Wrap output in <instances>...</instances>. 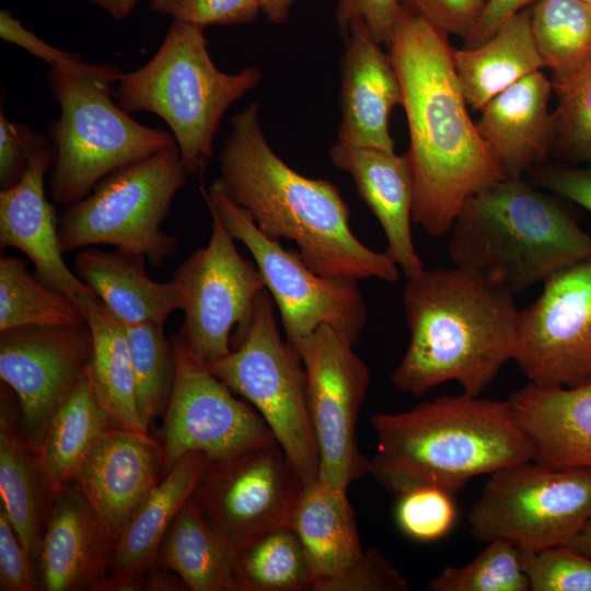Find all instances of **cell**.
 Returning a JSON list of instances; mask_svg holds the SVG:
<instances>
[{"label":"cell","instance_id":"6da1fadb","mask_svg":"<svg viewBox=\"0 0 591 591\" xmlns=\"http://www.w3.org/2000/svg\"><path fill=\"white\" fill-rule=\"evenodd\" d=\"M387 47L408 124L413 222L440 237L472 195L507 176L470 116L448 35L401 5Z\"/></svg>","mask_w":591,"mask_h":591},{"label":"cell","instance_id":"7a4b0ae2","mask_svg":"<svg viewBox=\"0 0 591 591\" xmlns=\"http://www.w3.org/2000/svg\"><path fill=\"white\" fill-rule=\"evenodd\" d=\"M259 105L251 103L230 118L216 181L267 236L293 241L304 264L324 277L398 279L385 252L360 242L349 227V209L331 181L301 175L265 139Z\"/></svg>","mask_w":591,"mask_h":591},{"label":"cell","instance_id":"3957f363","mask_svg":"<svg viewBox=\"0 0 591 591\" xmlns=\"http://www.w3.org/2000/svg\"><path fill=\"white\" fill-rule=\"evenodd\" d=\"M514 293L456 266L406 279L402 302L409 344L392 373L402 393L424 395L456 381L478 396L513 358L519 310Z\"/></svg>","mask_w":591,"mask_h":591},{"label":"cell","instance_id":"277c9868","mask_svg":"<svg viewBox=\"0 0 591 591\" xmlns=\"http://www.w3.org/2000/svg\"><path fill=\"white\" fill-rule=\"evenodd\" d=\"M376 452L370 475L399 496L418 487L455 494L470 479L533 460L509 401L447 395L370 418Z\"/></svg>","mask_w":591,"mask_h":591},{"label":"cell","instance_id":"5b68a950","mask_svg":"<svg viewBox=\"0 0 591 591\" xmlns=\"http://www.w3.org/2000/svg\"><path fill=\"white\" fill-rule=\"evenodd\" d=\"M449 233L453 266L514 294L591 255V235L570 211L523 177H505L472 195Z\"/></svg>","mask_w":591,"mask_h":591},{"label":"cell","instance_id":"8992f818","mask_svg":"<svg viewBox=\"0 0 591 591\" xmlns=\"http://www.w3.org/2000/svg\"><path fill=\"white\" fill-rule=\"evenodd\" d=\"M121 74L114 65L83 60L49 70L60 107L49 127L56 152L49 185L61 206L83 199L113 172L177 146L171 132L137 123L114 102L111 86Z\"/></svg>","mask_w":591,"mask_h":591},{"label":"cell","instance_id":"52a82bcc","mask_svg":"<svg viewBox=\"0 0 591 591\" xmlns=\"http://www.w3.org/2000/svg\"><path fill=\"white\" fill-rule=\"evenodd\" d=\"M204 28L174 20L152 58L123 73L116 91L118 105L127 113L150 112L166 123L189 175L205 172L222 116L263 77L255 67L220 71Z\"/></svg>","mask_w":591,"mask_h":591},{"label":"cell","instance_id":"ba28073f","mask_svg":"<svg viewBox=\"0 0 591 591\" xmlns=\"http://www.w3.org/2000/svg\"><path fill=\"white\" fill-rule=\"evenodd\" d=\"M273 301L265 289L258 293L247 324L233 335L234 349L208 368L254 406L306 487L318 480L320 455L305 370L298 349L281 338Z\"/></svg>","mask_w":591,"mask_h":591},{"label":"cell","instance_id":"9c48e42d","mask_svg":"<svg viewBox=\"0 0 591 591\" xmlns=\"http://www.w3.org/2000/svg\"><path fill=\"white\" fill-rule=\"evenodd\" d=\"M187 175L177 146L113 172L60 215L61 250L105 244L161 266L178 244L161 224Z\"/></svg>","mask_w":591,"mask_h":591},{"label":"cell","instance_id":"30bf717a","mask_svg":"<svg viewBox=\"0 0 591 591\" xmlns=\"http://www.w3.org/2000/svg\"><path fill=\"white\" fill-rule=\"evenodd\" d=\"M590 519L591 467L533 460L490 474L467 513L475 540H507L528 552L567 545Z\"/></svg>","mask_w":591,"mask_h":591},{"label":"cell","instance_id":"8fae6325","mask_svg":"<svg viewBox=\"0 0 591 591\" xmlns=\"http://www.w3.org/2000/svg\"><path fill=\"white\" fill-rule=\"evenodd\" d=\"M201 193L208 209L252 254L290 343L309 336L321 325H329L354 345L357 343L368 321L367 303L357 280L315 274L299 251L286 250L278 240L264 234L216 181Z\"/></svg>","mask_w":591,"mask_h":591},{"label":"cell","instance_id":"7c38bea8","mask_svg":"<svg viewBox=\"0 0 591 591\" xmlns=\"http://www.w3.org/2000/svg\"><path fill=\"white\" fill-rule=\"evenodd\" d=\"M291 344L305 370L320 455L318 479L347 490L352 482L370 474V460L358 449L356 430L369 387V369L350 339L329 325Z\"/></svg>","mask_w":591,"mask_h":591},{"label":"cell","instance_id":"4fadbf2b","mask_svg":"<svg viewBox=\"0 0 591 591\" xmlns=\"http://www.w3.org/2000/svg\"><path fill=\"white\" fill-rule=\"evenodd\" d=\"M171 341L175 374L161 430L164 475L193 451L218 460L278 443L258 412L237 399L177 334Z\"/></svg>","mask_w":591,"mask_h":591},{"label":"cell","instance_id":"5bb4252c","mask_svg":"<svg viewBox=\"0 0 591 591\" xmlns=\"http://www.w3.org/2000/svg\"><path fill=\"white\" fill-rule=\"evenodd\" d=\"M303 490L297 470L274 443L210 460L190 500L237 551L270 530L291 525Z\"/></svg>","mask_w":591,"mask_h":591},{"label":"cell","instance_id":"9a60e30c","mask_svg":"<svg viewBox=\"0 0 591 591\" xmlns=\"http://www.w3.org/2000/svg\"><path fill=\"white\" fill-rule=\"evenodd\" d=\"M210 215L208 244L173 275L184 312L177 335L207 366L231 351V331L245 327L256 297L266 288L256 264L242 257L217 213Z\"/></svg>","mask_w":591,"mask_h":591},{"label":"cell","instance_id":"2e32d148","mask_svg":"<svg viewBox=\"0 0 591 591\" xmlns=\"http://www.w3.org/2000/svg\"><path fill=\"white\" fill-rule=\"evenodd\" d=\"M512 359L534 385L591 379V255L544 281L540 297L519 310Z\"/></svg>","mask_w":591,"mask_h":591},{"label":"cell","instance_id":"e0dca14e","mask_svg":"<svg viewBox=\"0 0 591 591\" xmlns=\"http://www.w3.org/2000/svg\"><path fill=\"white\" fill-rule=\"evenodd\" d=\"M91 354L86 323L0 332V378L18 398L22 431L35 452L56 409L88 374Z\"/></svg>","mask_w":591,"mask_h":591},{"label":"cell","instance_id":"ac0fdd59","mask_svg":"<svg viewBox=\"0 0 591 591\" xmlns=\"http://www.w3.org/2000/svg\"><path fill=\"white\" fill-rule=\"evenodd\" d=\"M116 544L94 508L71 480L53 495L35 571L43 591H99Z\"/></svg>","mask_w":591,"mask_h":591},{"label":"cell","instance_id":"d6986e66","mask_svg":"<svg viewBox=\"0 0 591 591\" xmlns=\"http://www.w3.org/2000/svg\"><path fill=\"white\" fill-rule=\"evenodd\" d=\"M53 142L38 135L21 178L0 193V243L24 253L35 275L74 302L96 296L66 264L59 241V218L45 194V177L55 162Z\"/></svg>","mask_w":591,"mask_h":591},{"label":"cell","instance_id":"ffe728a7","mask_svg":"<svg viewBox=\"0 0 591 591\" xmlns=\"http://www.w3.org/2000/svg\"><path fill=\"white\" fill-rule=\"evenodd\" d=\"M163 476L160 442L149 434L111 427L84 456L73 480L117 544Z\"/></svg>","mask_w":591,"mask_h":591},{"label":"cell","instance_id":"44dd1931","mask_svg":"<svg viewBox=\"0 0 591 591\" xmlns=\"http://www.w3.org/2000/svg\"><path fill=\"white\" fill-rule=\"evenodd\" d=\"M344 33L338 141L394 152L389 118L403 104L396 69L361 19L354 20Z\"/></svg>","mask_w":591,"mask_h":591},{"label":"cell","instance_id":"7402d4cb","mask_svg":"<svg viewBox=\"0 0 591 591\" xmlns=\"http://www.w3.org/2000/svg\"><path fill=\"white\" fill-rule=\"evenodd\" d=\"M329 159L352 177L360 198L384 231L386 253L405 278L420 274L425 267L412 237L414 179L407 153L397 155L337 141L329 150Z\"/></svg>","mask_w":591,"mask_h":591},{"label":"cell","instance_id":"603a6c76","mask_svg":"<svg viewBox=\"0 0 591 591\" xmlns=\"http://www.w3.org/2000/svg\"><path fill=\"white\" fill-rule=\"evenodd\" d=\"M553 91V82L537 70L480 109L476 128L507 177H523L546 162L554 141L553 113L548 109Z\"/></svg>","mask_w":591,"mask_h":591},{"label":"cell","instance_id":"cb8c5ba5","mask_svg":"<svg viewBox=\"0 0 591 591\" xmlns=\"http://www.w3.org/2000/svg\"><path fill=\"white\" fill-rule=\"evenodd\" d=\"M530 439L533 461L547 467H591V379L572 387L529 383L508 399Z\"/></svg>","mask_w":591,"mask_h":591},{"label":"cell","instance_id":"d4e9b609","mask_svg":"<svg viewBox=\"0 0 591 591\" xmlns=\"http://www.w3.org/2000/svg\"><path fill=\"white\" fill-rule=\"evenodd\" d=\"M146 259L141 254L118 248H90L77 255L74 273L125 325H164L174 311L182 310V296L173 279H151L144 268Z\"/></svg>","mask_w":591,"mask_h":591},{"label":"cell","instance_id":"484cf974","mask_svg":"<svg viewBox=\"0 0 591 591\" xmlns=\"http://www.w3.org/2000/svg\"><path fill=\"white\" fill-rule=\"evenodd\" d=\"M50 491L37 453L22 431L19 402L2 383L0 404L1 503L35 564L48 517Z\"/></svg>","mask_w":591,"mask_h":591},{"label":"cell","instance_id":"4316f807","mask_svg":"<svg viewBox=\"0 0 591 591\" xmlns=\"http://www.w3.org/2000/svg\"><path fill=\"white\" fill-rule=\"evenodd\" d=\"M452 62L468 107L480 111L498 93L545 68L524 9L475 47H452Z\"/></svg>","mask_w":591,"mask_h":591},{"label":"cell","instance_id":"83f0119b","mask_svg":"<svg viewBox=\"0 0 591 591\" xmlns=\"http://www.w3.org/2000/svg\"><path fill=\"white\" fill-rule=\"evenodd\" d=\"M209 462L206 453L193 451L170 468L123 531L108 576H139L157 564L166 531L189 500Z\"/></svg>","mask_w":591,"mask_h":591},{"label":"cell","instance_id":"f1b7e54d","mask_svg":"<svg viewBox=\"0 0 591 591\" xmlns=\"http://www.w3.org/2000/svg\"><path fill=\"white\" fill-rule=\"evenodd\" d=\"M77 304L91 331L88 376L94 395L115 427L148 434L136 401V380L125 324L96 296L81 294Z\"/></svg>","mask_w":591,"mask_h":591},{"label":"cell","instance_id":"f546056e","mask_svg":"<svg viewBox=\"0 0 591 591\" xmlns=\"http://www.w3.org/2000/svg\"><path fill=\"white\" fill-rule=\"evenodd\" d=\"M317 581L340 575L363 554L347 490L322 480L304 487L291 519Z\"/></svg>","mask_w":591,"mask_h":591},{"label":"cell","instance_id":"4dcf8cb0","mask_svg":"<svg viewBox=\"0 0 591 591\" xmlns=\"http://www.w3.org/2000/svg\"><path fill=\"white\" fill-rule=\"evenodd\" d=\"M236 548L200 515L189 500L172 521L157 565L175 572L189 591H239Z\"/></svg>","mask_w":591,"mask_h":591},{"label":"cell","instance_id":"1f68e13d","mask_svg":"<svg viewBox=\"0 0 591 591\" xmlns=\"http://www.w3.org/2000/svg\"><path fill=\"white\" fill-rule=\"evenodd\" d=\"M111 427L86 374L51 416L36 452L51 493L73 480L84 456Z\"/></svg>","mask_w":591,"mask_h":591},{"label":"cell","instance_id":"d6a6232c","mask_svg":"<svg viewBox=\"0 0 591 591\" xmlns=\"http://www.w3.org/2000/svg\"><path fill=\"white\" fill-rule=\"evenodd\" d=\"M530 10L533 39L553 86L563 84L591 60V10L580 0H537Z\"/></svg>","mask_w":591,"mask_h":591},{"label":"cell","instance_id":"836d02e7","mask_svg":"<svg viewBox=\"0 0 591 591\" xmlns=\"http://www.w3.org/2000/svg\"><path fill=\"white\" fill-rule=\"evenodd\" d=\"M239 591L312 590L303 545L291 525L270 530L236 551Z\"/></svg>","mask_w":591,"mask_h":591},{"label":"cell","instance_id":"e575fe53","mask_svg":"<svg viewBox=\"0 0 591 591\" xmlns=\"http://www.w3.org/2000/svg\"><path fill=\"white\" fill-rule=\"evenodd\" d=\"M85 323L77 302L31 274L25 260L15 256L1 257L0 332Z\"/></svg>","mask_w":591,"mask_h":591},{"label":"cell","instance_id":"d590c367","mask_svg":"<svg viewBox=\"0 0 591 591\" xmlns=\"http://www.w3.org/2000/svg\"><path fill=\"white\" fill-rule=\"evenodd\" d=\"M136 380L139 416L149 430L152 421L165 413L174 382L175 363L172 341L163 325L141 323L125 325Z\"/></svg>","mask_w":591,"mask_h":591},{"label":"cell","instance_id":"8d00e7d4","mask_svg":"<svg viewBox=\"0 0 591 591\" xmlns=\"http://www.w3.org/2000/svg\"><path fill=\"white\" fill-rule=\"evenodd\" d=\"M429 591H530L521 549L507 540H493L468 564L447 566L432 578Z\"/></svg>","mask_w":591,"mask_h":591},{"label":"cell","instance_id":"74e56055","mask_svg":"<svg viewBox=\"0 0 591 591\" xmlns=\"http://www.w3.org/2000/svg\"><path fill=\"white\" fill-rule=\"evenodd\" d=\"M554 92L558 104L553 112L552 149L559 158L591 169V60Z\"/></svg>","mask_w":591,"mask_h":591},{"label":"cell","instance_id":"f35d334b","mask_svg":"<svg viewBox=\"0 0 591 591\" xmlns=\"http://www.w3.org/2000/svg\"><path fill=\"white\" fill-rule=\"evenodd\" d=\"M397 497L395 519L407 536L432 542L453 528L457 515L454 494L437 487H418Z\"/></svg>","mask_w":591,"mask_h":591},{"label":"cell","instance_id":"ab89813d","mask_svg":"<svg viewBox=\"0 0 591 591\" xmlns=\"http://www.w3.org/2000/svg\"><path fill=\"white\" fill-rule=\"evenodd\" d=\"M521 561L530 591H591V557L567 545L521 549Z\"/></svg>","mask_w":591,"mask_h":591},{"label":"cell","instance_id":"60d3db41","mask_svg":"<svg viewBox=\"0 0 591 591\" xmlns=\"http://www.w3.org/2000/svg\"><path fill=\"white\" fill-rule=\"evenodd\" d=\"M313 591H406L408 583L401 571L376 547L338 576L314 583Z\"/></svg>","mask_w":591,"mask_h":591},{"label":"cell","instance_id":"b9f144b4","mask_svg":"<svg viewBox=\"0 0 591 591\" xmlns=\"http://www.w3.org/2000/svg\"><path fill=\"white\" fill-rule=\"evenodd\" d=\"M151 10L205 27L252 22L260 5L258 0H152Z\"/></svg>","mask_w":591,"mask_h":591},{"label":"cell","instance_id":"7bdbcfd3","mask_svg":"<svg viewBox=\"0 0 591 591\" xmlns=\"http://www.w3.org/2000/svg\"><path fill=\"white\" fill-rule=\"evenodd\" d=\"M399 3L443 34L456 35L466 43L479 22L486 0H399Z\"/></svg>","mask_w":591,"mask_h":591},{"label":"cell","instance_id":"ee69618b","mask_svg":"<svg viewBox=\"0 0 591 591\" xmlns=\"http://www.w3.org/2000/svg\"><path fill=\"white\" fill-rule=\"evenodd\" d=\"M0 590L36 591L35 564L0 502Z\"/></svg>","mask_w":591,"mask_h":591},{"label":"cell","instance_id":"f6af8a7d","mask_svg":"<svg viewBox=\"0 0 591 591\" xmlns=\"http://www.w3.org/2000/svg\"><path fill=\"white\" fill-rule=\"evenodd\" d=\"M399 8V0H338L335 16L341 32L354 20L361 19L374 40L389 46Z\"/></svg>","mask_w":591,"mask_h":591},{"label":"cell","instance_id":"bcb514c9","mask_svg":"<svg viewBox=\"0 0 591 591\" xmlns=\"http://www.w3.org/2000/svg\"><path fill=\"white\" fill-rule=\"evenodd\" d=\"M38 134L26 125L11 121L0 111V184L14 185L24 173Z\"/></svg>","mask_w":591,"mask_h":591},{"label":"cell","instance_id":"7dc6e473","mask_svg":"<svg viewBox=\"0 0 591 591\" xmlns=\"http://www.w3.org/2000/svg\"><path fill=\"white\" fill-rule=\"evenodd\" d=\"M528 174L535 187L551 190L591 211V169L543 164Z\"/></svg>","mask_w":591,"mask_h":591},{"label":"cell","instance_id":"c3c4849f","mask_svg":"<svg viewBox=\"0 0 591 591\" xmlns=\"http://www.w3.org/2000/svg\"><path fill=\"white\" fill-rule=\"evenodd\" d=\"M0 36L3 40L22 47L51 67L72 65L81 60L39 38L7 10L0 12Z\"/></svg>","mask_w":591,"mask_h":591},{"label":"cell","instance_id":"681fc988","mask_svg":"<svg viewBox=\"0 0 591 591\" xmlns=\"http://www.w3.org/2000/svg\"><path fill=\"white\" fill-rule=\"evenodd\" d=\"M537 0H486L479 22L464 47H475L491 36L502 24Z\"/></svg>","mask_w":591,"mask_h":591},{"label":"cell","instance_id":"f907efd6","mask_svg":"<svg viewBox=\"0 0 591 591\" xmlns=\"http://www.w3.org/2000/svg\"><path fill=\"white\" fill-rule=\"evenodd\" d=\"M142 590L188 591V588L175 572L164 569L155 564L143 572Z\"/></svg>","mask_w":591,"mask_h":591},{"label":"cell","instance_id":"816d5d0a","mask_svg":"<svg viewBox=\"0 0 591 591\" xmlns=\"http://www.w3.org/2000/svg\"><path fill=\"white\" fill-rule=\"evenodd\" d=\"M260 11L267 20L274 24H282L287 21L289 11L294 0H258Z\"/></svg>","mask_w":591,"mask_h":591},{"label":"cell","instance_id":"f5cc1de1","mask_svg":"<svg viewBox=\"0 0 591 591\" xmlns=\"http://www.w3.org/2000/svg\"><path fill=\"white\" fill-rule=\"evenodd\" d=\"M103 9L115 21H121L134 10L138 0H89Z\"/></svg>","mask_w":591,"mask_h":591},{"label":"cell","instance_id":"db71d44e","mask_svg":"<svg viewBox=\"0 0 591 591\" xmlns=\"http://www.w3.org/2000/svg\"><path fill=\"white\" fill-rule=\"evenodd\" d=\"M567 546L591 557V519L572 537Z\"/></svg>","mask_w":591,"mask_h":591},{"label":"cell","instance_id":"11a10c76","mask_svg":"<svg viewBox=\"0 0 591 591\" xmlns=\"http://www.w3.org/2000/svg\"><path fill=\"white\" fill-rule=\"evenodd\" d=\"M580 1L591 10V0H580Z\"/></svg>","mask_w":591,"mask_h":591}]
</instances>
